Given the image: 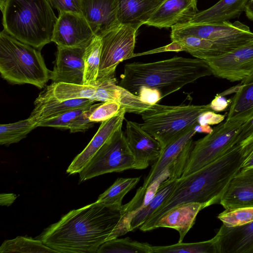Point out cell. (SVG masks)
Segmentation results:
<instances>
[{
    "mask_svg": "<svg viewBox=\"0 0 253 253\" xmlns=\"http://www.w3.org/2000/svg\"><path fill=\"white\" fill-rule=\"evenodd\" d=\"M52 7L59 12H70L82 14V0H47Z\"/></svg>",
    "mask_w": 253,
    "mask_h": 253,
    "instance_id": "ab89813d",
    "label": "cell"
},
{
    "mask_svg": "<svg viewBox=\"0 0 253 253\" xmlns=\"http://www.w3.org/2000/svg\"><path fill=\"white\" fill-rule=\"evenodd\" d=\"M124 214L97 201L70 211L37 237L59 253H97L109 241Z\"/></svg>",
    "mask_w": 253,
    "mask_h": 253,
    "instance_id": "6da1fadb",
    "label": "cell"
},
{
    "mask_svg": "<svg viewBox=\"0 0 253 253\" xmlns=\"http://www.w3.org/2000/svg\"><path fill=\"white\" fill-rule=\"evenodd\" d=\"M121 88L117 85L115 77L108 78L94 85L52 83L39 94L36 100L86 98L95 102H117Z\"/></svg>",
    "mask_w": 253,
    "mask_h": 253,
    "instance_id": "8fae6325",
    "label": "cell"
},
{
    "mask_svg": "<svg viewBox=\"0 0 253 253\" xmlns=\"http://www.w3.org/2000/svg\"><path fill=\"white\" fill-rule=\"evenodd\" d=\"M219 204L226 210L253 207V168L240 170L232 177Z\"/></svg>",
    "mask_w": 253,
    "mask_h": 253,
    "instance_id": "d6986e66",
    "label": "cell"
},
{
    "mask_svg": "<svg viewBox=\"0 0 253 253\" xmlns=\"http://www.w3.org/2000/svg\"><path fill=\"white\" fill-rule=\"evenodd\" d=\"M253 132V118L245 123L241 127L237 137V143H240Z\"/></svg>",
    "mask_w": 253,
    "mask_h": 253,
    "instance_id": "f6af8a7d",
    "label": "cell"
},
{
    "mask_svg": "<svg viewBox=\"0 0 253 253\" xmlns=\"http://www.w3.org/2000/svg\"><path fill=\"white\" fill-rule=\"evenodd\" d=\"M7 0H0V8L1 12L4 9Z\"/></svg>",
    "mask_w": 253,
    "mask_h": 253,
    "instance_id": "681fc988",
    "label": "cell"
},
{
    "mask_svg": "<svg viewBox=\"0 0 253 253\" xmlns=\"http://www.w3.org/2000/svg\"><path fill=\"white\" fill-rule=\"evenodd\" d=\"M89 106L73 109L56 117L38 123L37 126H48L59 129H68V127L71 123Z\"/></svg>",
    "mask_w": 253,
    "mask_h": 253,
    "instance_id": "8d00e7d4",
    "label": "cell"
},
{
    "mask_svg": "<svg viewBox=\"0 0 253 253\" xmlns=\"http://www.w3.org/2000/svg\"><path fill=\"white\" fill-rule=\"evenodd\" d=\"M37 127V123L29 118L13 123L1 124L0 144L8 146L17 143Z\"/></svg>",
    "mask_w": 253,
    "mask_h": 253,
    "instance_id": "d6a6232c",
    "label": "cell"
},
{
    "mask_svg": "<svg viewBox=\"0 0 253 253\" xmlns=\"http://www.w3.org/2000/svg\"><path fill=\"white\" fill-rule=\"evenodd\" d=\"M240 144L243 155L246 158L241 170L253 168V132Z\"/></svg>",
    "mask_w": 253,
    "mask_h": 253,
    "instance_id": "60d3db41",
    "label": "cell"
},
{
    "mask_svg": "<svg viewBox=\"0 0 253 253\" xmlns=\"http://www.w3.org/2000/svg\"><path fill=\"white\" fill-rule=\"evenodd\" d=\"M211 75V68L203 59L174 56L154 62L126 64L119 85L137 95L142 86L157 88L163 98Z\"/></svg>",
    "mask_w": 253,
    "mask_h": 253,
    "instance_id": "3957f363",
    "label": "cell"
},
{
    "mask_svg": "<svg viewBox=\"0 0 253 253\" xmlns=\"http://www.w3.org/2000/svg\"><path fill=\"white\" fill-rule=\"evenodd\" d=\"M0 73L13 84H30L42 88L50 79L40 50L14 38L4 30L0 33Z\"/></svg>",
    "mask_w": 253,
    "mask_h": 253,
    "instance_id": "5b68a950",
    "label": "cell"
},
{
    "mask_svg": "<svg viewBox=\"0 0 253 253\" xmlns=\"http://www.w3.org/2000/svg\"><path fill=\"white\" fill-rule=\"evenodd\" d=\"M165 0H118V17L122 25L138 30Z\"/></svg>",
    "mask_w": 253,
    "mask_h": 253,
    "instance_id": "603a6c76",
    "label": "cell"
},
{
    "mask_svg": "<svg viewBox=\"0 0 253 253\" xmlns=\"http://www.w3.org/2000/svg\"><path fill=\"white\" fill-rule=\"evenodd\" d=\"M95 101L86 98L65 100L48 99L36 100L35 107L29 118L37 123L58 116L70 110L92 105Z\"/></svg>",
    "mask_w": 253,
    "mask_h": 253,
    "instance_id": "d4e9b609",
    "label": "cell"
},
{
    "mask_svg": "<svg viewBox=\"0 0 253 253\" xmlns=\"http://www.w3.org/2000/svg\"><path fill=\"white\" fill-rule=\"evenodd\" d=\"M198 12L197 0H165L145 25L171 28L189 23Z\"/></svg>",
    "mask_w": 253,
    "mask_h": 253,
    "instance_id": "e0dca14e",
    "label": "cell"
},
{
    "mask_svg": "<svg viewBox=\"0 0 253 253\" xmlns=\"http://www.w3.org/2000/svg\"><path fill=\"white\" fill-rule=\"evenodd\" d=\"M17 196L13 193H1L0 195V205L9 206L16 200Z\"/></svg>",
    "mask_w": 253,
    "mask_h": 253,
    "instance_id": "bcb514c9",
    "label": "cell"
},
{
    "mask_svg": "<svg viewBox=\"0 0 253 253\" xmlns=\"http://www.w3.org/2000/svg\"><path fill=\"white\" fill-rule=\"evenodd\" d=\"M170 39L193 36L211 41L226 53L253 41V32L249 27L239 21L192 24L188 23L171 28Z\"/></svg>",
    "mask_w": 253,
    "mask_h": 253,
    "instance_id": "52a82bcc",
    "label": "cell"
},
{
    "mask_svg": "<svg viewBox=\"0 0 253 253\" xmlns=\"http://www.w3.org/2000/svg\"><path fill=\"white\" fill-rule=\"evenodd\" d=\"M81 10L95 36L102 37L121 25L118 0H82Z\"/></svg>",
    "mask_w": 253,
    "mask_h": 253,
    "instance_id": "2e32d148",
    "label": "cell"
},
{
    "mask_svg": "<svg viewBox=\"0 0 253 253\" xmlns=\"http://www.w3.org/2000/svg\"><path fill=\"white\" fill-rule=\"evenodd\" d=\"M102 44V38L95 36L90 43L85 48L83 58L84 65V84H96Z\"/></svg>",
    "mask_w": 253,
    "mask_h": 253,
    "instance_id": "4dcf8cb0",
    "label": "cell"
},
{
    "mask_svg": "<svg viewBox=\"0 0 253 253\" xmlns=\"http://www.w3.org/2000/svg\"><path fill=\"white\" fill-rule=\"evenodd\" d=\"M97 104L89 105L69 126L68 129L72 133L84 132L93 126L94 123L91 122L89 117Z\"/></svg>",
    "mask_w": 253,
    "mask_h": 253,
    "instance_id": "f35d334b",
    "label": "cell"
},
{
    "mask_svg": "<svg viewBox=\"0 0 253 253\" xmlns=\"http://www.w3.org/2000/svg\"><path fill=\"white\" fill-rule=\"evenodd\" d=\"M153 253H217L215 239L196 243L177 244L166 246H152Z\"/></svg>",
    "mask_w": 253,
    "mask_h": 253,
    "instance_id": "e575fe53",
    "label": "cell"
},
{
    "mask_svg": "<svg viewBox=\"0 0 253 253\" xmlns=\"http://www.w3.org/2000/svg\"><path fill=\"white\" fill-rule=\"evenodd\" d=\"M177 179L169 177L160 184L155 196L150 203L134 215L130 223V231L139 229L167 200L174 187Z\"/></svg>",
    "mask_w": 253,
    "mask_h": 253,
    "instance_id": "f1b7e54d",
    "label": "cell"
},
{
    "mask_svg": "<svg viewBox=\"0 0 253 253\" xmlns=\"http://www.w3.org/2000/svg\"><path fill=\"white\" fill-rule=\"evenodd\" d=\"M131 169H137V166L126 135L121 127L107 140L79 173V182L108 173Z\"/></svg>",
    "mask_w": 253,
    "mask_h": 253,
    "instance_id": "9c48e42d",
    "label": "cell"
},
{
    "mask_svg": "<svg viewBox=\"0 0 253 253\" xmlns=\"http://www.w3.org/2000/svg\"><path fill=\"white\" fill-rule=\"evenodd\" d=\"M194 129L196 133H206L207 134L211 133L213 130V128L210 125H201L197 124L194 127Z\"/></svg>",
    "mask_w": 253,
    "mask_h": 253,
    "instance_id": "c3c4849f",
    "label": "cell"
},
{
    "mask_svg": "<svg viewBox=\"0 0 253 253\" xmlns=\"http://www.w3.org/2000/svg\"><path fill=\"white\" fill-rule=\"evenodd\" d=\"M86 47L57 46L50 80L52 83L84 84V55Z\"/></svg>",
    "mask_w": 253,
    "mask_h": 253,
    "instance_id": "9a60e30c",
    "label": "cell"
},
{
    "mask_svg": "<svg viewBox=\"0 0 253 253\" xmlns=\"http://www.w3.org/2000/svg\"><path fill=\"white\" fill-rule=\"evenodd\" d=\"M214 238L217 253H253V222L235 227L222 224Z\"/></svg>",
    "mask_w": 253,
    "mask_h": 253,
    "instance_id": "ffe728a7",
    "label": "cell"
},
{
    "mask_svg": "<svg viewBox=\"0 0 253 253\" xmlns=\"http://www.w3.org/2000/svg\"><path fill=\"white\" fill-rule=\"evenodd\" d=\"M95 35L81 14L59 12L54 26L52 42L57 46L86 47Z\"/></svg>",
    "mask_w": 253,
    "mask_h": 253,
    "instance_id": "4fadbf2b",
    "label": "cell"
},
{
    "mask_svg": "<svg viewBox=\"0 0 253 253\" xmlns=\"http://www.w3.org/2000/svg\"><path fill=\"white\" fill-rule=\"evenodd\" d=\"M126 110L122 108L112 118L101 122L98 130L85 148L71 162L66 170L69 174L79 173L99 149L118 129L122 127Z\"/></svg>",
    "mask_w": 253,
    "mask_h": 253,
    "instance_id": "ac0fdd59",
    "label": "cell"
},
{
    "mask_svg": "<svg viewBox=\"0 0 253 253\" xmlns=\"http://www.w3.org/2000/svg\"><path fill=\"white\" fill-rule=\"evenodd\" d=\"M223 224L227 227L241 226L253 222V207L226 210L217 216Z\"/></svg>",
    "mask_w": 253,
    "mask_h": 253,
    "instance_id": "d590c367",
    "label": "cell"
},
{
    "mask_svg": "<svg viewBox=\"0 0 253 253\" xmlns=\"http://www.w3.org/2000/svg\"><path fill=\"white\" fill-rule=\"evenodd\" d=\"M242 121L221 123L204 137L194 141L182 175L191 174L221 157L237 143Z\"/></svg>",
    "mask_w": 253,
    "mask_h": 253,
    "instance_id": "ba28073f",
    "label": "cell"
},
{
    "mask_svg": "<svg viewBox=\"0 0 253 253\" xmlns=\"http://www.w3.org/2000/svg\"><path fill=\"white\" fill-rule=\"evenodd\" d=\"M248 0H220L211 7L198 12L192 24L220 23L238 18L244 11Z\"/></svg>",
    "mask_w": 253,
    "mask_h": 253,
    "instance_id": "4316f807",
    "label": "cell"
},
{
    "mask_svg": "<svg viewBox=\"0 0 253 253\" xmlns=\"http://www.w3.org/2000/svg\"><path fill=\"white\" fill-rule=\"evenodd\" d=\"M232 102V99H227L224 95L217 94L210 103L211 110L214 112H220L225 110Z\"/></svg>",
    "mask_w": 253,
    "mask_h": 253,
    "instance_id": "ee69618b",
    "label": "cell"
},
{
    "mask_svg": "<svg viewBox=\"0 0 253 253\" xmlns=\"http://www.w3.org/2000/svg\"><path fill=\"white\" fill-rule=\"evenodd\" d=\"M225 115L216 114L209 110L202 113L198 118V124L201 125H213L221 123L225 119Z\"/></svg>",
    "mask_w": 253,
    "mask_h": 253,
    "instance_id": "7bdbcfd3",
    "label": "cell"
},
{
    "mask_svg": "<svg viewBox=\"0 0 253 253\" xmlns=\"http://www.w3.org/2000/svg\"><path fill=\"white\" fill-rule=\"evenodd\" d=\"M97 253H153L147 243L133 241L129 237L107 241L98 248Z\"/></svg>",
    "mask_w": 253,
    "mask_h": 253,
    "instance_id": "836d02e7",
    "label": "cell"
},
{
    "mask_svg": "<svg viewBox=\"0 0 253 253\" xmlns=\"http://www.w3.org/2000/svg\"><path fill=\"white\" fill-rule=\"evenodd\" d=\"M245 160L241 145L237 143L213 162L177 179L170 196L139 229L144 232L152 230L155 223L162 215L179 205L198 202L204 204L207 208L219 204L230 181L241 170Z\"/></svg>",
    "mask_w": 253,
    "mask_h": 253,
    "instance_id": "7a4b0ae2",
    "label": "cell"
},
{
    "mask_svg": "<svg viewBox=\"0 0 253 253\" xmlns=\"http://www.w3.org/2000/svg\"><path fill=\"white\" fill-rule=\"evenodd\" d=\"M172 41L177 42L181 51H186L196 58L203 60L216 57L226 53L224 49L214 42L195 36L180 37Z\"/></svg>",
    "mask_w": 253,
    "mask_h": 253,
    "instance_id": "83f0119b",
    "label": "cell"
},
{
    "mask_svg": "<svg viewBox=\"0 0 253 253\" xmlns=\"http://www.w3.org/2000/svg\"><path fill=\"white\" fill-rule=\"evenodd\" d=\"M122 109L121 105L114 101H106L97 104L89 119L94 123L102 122L112 118Z\"/></svg>",
    "mask_w": 253,
    "mask_h": 253,
    "instance_id": "74e56055",
    "label": "cell"
},
{
    "mask_svg": "<svg viewBox=\"0 0 253 253\" xmlns=\"http://www.w3.org/2000/svg\"><path fill=\"white\" fill-rule=\"evenodd\" d=\"M195 126L187 129L163 149L159 158L153 164L150 172L145 178L142 187L148 188L171 165L189 140L196 134L194 129Z\"/></svg>",
    "mask_w": 253,
    "mask_h": 253,
    "instance_id": "cb8c5ba5",
    "label": "cell"
},
{
    "mask_svg": "<svg viewBox=\"0 0 253 253\" xmlns=\"http://www.w3.org/2000/svg\"><path fill=\"white\" fill-rule=\"evenodd\" d=\"M140 179V177L118 178L109 188L99 196L96 201L110 207L122 208L124 197L135 187Z\"/></svg>",
    "mask_w": 253,
    "mask_h": 253,
    "instance_id": "f546056e",
    "label": "cell"
},
{
    "mask_svg": "<svg viewBox=\"0 0 253 253\" xmlns=\"http://www.w3.org/2000/svg\"><path fill=\"white\" fill-rule=\"evenodd\" d=\"M137 30L127 25L102 37V49L96 83L115 77L116 68L124 60L134 57Z\"/></svg>",
    "mask_w": 253,
    "mask_h": 253,
    "instance_id": "30bf717a",
    "label": "cell"
},
{
    "mask_svg": "<svg viewBox=\"0 0 253 253\" xmlns=\"http://www.w3.org/2000/svg\"><path fill=\"white\" fill-rule=\"evenodd\" d=\"M169 176V168L148 188L139 187L130 201L123 205L124 214L109 238V240L129 232L130 223L134 215L146 207L155 196L160 184Z\"/></svg>",
    "mask_w": 253,
    "mask_h": 253,
    "instance_id": "44dd1931",
    "label": "cell"
},
{
    "mask_svg": "<svg viewBox=\"0 0 253 253\" xmlns=\"http://www.w3.org/2000/svg\"><path fill=\"white\" fill-rule=\"evenodd\" d=\"M214 76L234 82L253 72V41L222 55L204 60Z\"/></svg>",
    "mask_w": 253,
    "mask_h": 253,
    "instance_id": "7c38bea8",
    "label": "cell"
},
{
    "mask_svg": "<svg viewBox=\"0 0 253 253\" xmlns=\"http://www.w3.org/2000/svg\"><path fill=\"white\" fill-rule=\"evenodd\" d=\"M242 81L238 90L231 99L226 122L246 123L253 118V72Z\"/></svg>",
    "mask_w": 253,
    "mask_h": 253,
    "instance_id": "484cf974",
    "label": "cell"
},
{
    "mask_svg": "<svg viewBox=\"0 0 253 253\" xmlns=\"http://www.w3.org/2000/svg\"><path fill=\"white\" fill-rule=\"evenodd\" d=\"M57 253L44 245L42 241L31 237L18 236L4 241L0 247V253Z\"/></svg>",
    "mask_w": 253,
    "mask_h": 253,
    "instance_id": "1f68e13d",
    "label": "cell"
},
{
    "mask_svg": "<svg viewBox=\"0 0 253 253\" xmlns=\"http://www.w3.org/2000/svg\"><path fill=\"white\" fill-rule=\"evenodd\" d=\"M2 14L4 31L41 50L52 42L57 18L47 0H7Z\"/></svg>",
    "mask_w": 253,
    "mask_h": 253,
    "instance_id": "277c9868",
    "label": "cell"
},
{
    "mask_svg": "<svg viewBox=\"0 0 253 253\" xmlns=\"http://www.w3.org/2000/svg\"><path fill=\"white\" fill-rule=\"evenodd\" d=\"M209 110H212L210 104L178 106L155 104L140 114L143 122L140 126L157 140L163 149L197 125L199 116Z\"/></svg>",
    "mask_w": 253,
    "mask_h": 253,
    "instance_id": "8992f818",
    "label": "cell"
},
{
    "mask_svg": "<svg viewBox=\"0 0 253 253\" xmlns=\"http://www.w3.org/2000/svg\"><path fill=\"white\" fill-rule=\"evenodd\" d=\"M125 135L135 158L137 169H145L158 159L163 150L162 145L140 124L126 120Z\"/></svg>",
    "mask_w": 253,
    "mask_h": 253,
    "instance_id": "5bb4252c",
    "label": "cell"
},
{
    "mask_svg": "<svg viewBox=\"0 0 253 253\" xmlns=\"http://www.w3.org/2000/svg\"><path fill=\"white\" fill-rule=\"evenodd\" d=\"M244 11L248 18L253 21V0H248Z\"/></svg>",
    "mask_w": 253,
    "mask_h": 253,
    "instance_id": "7dc6e473",
    "label": "cell"
},
{
    "mask_svg": "<svg viewBox=\"0 0 253 253\" xmlns=\"http://www.w3.org/2000/svg\"><path fill=\"white\" fill-rule=\"evenodd\" d=\"M205 208V204L189 202L174 207L162 215L155 223L153 230L159 227H168L177 230L182 241L195 223L199 212Z\"/></svg>",
    "mask_w": 253,
    "mask_h": 253,
    "instance_id": "7402d4cb",
    "label": "cell"
},
{
    "mask_svg": "<svg viewBox=\"0 0 253 253\" xmlns=\"http://www.w3.org/2000/svg\"><path fill=\"white\" fill-rule=\"evenodd\" d=\"M137 96L143 102L150 105L157 104L162 98L161 93L159 89L145 86H142L140 88Z\"/></svg>",
    "mask_w": 253,
    "mask_h": 253,
    "instance_id": "b9f144b4",
    "label": "cell"
}]
</instances>
